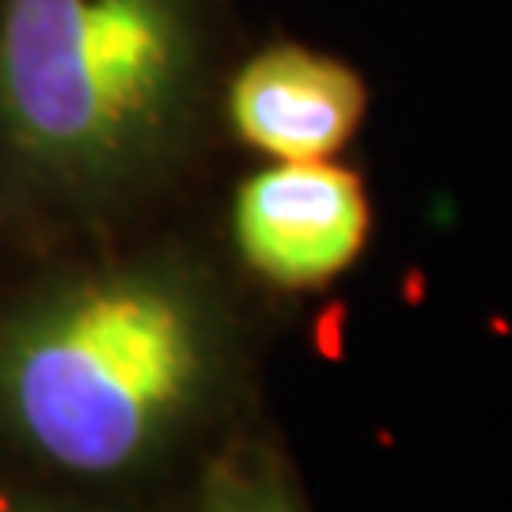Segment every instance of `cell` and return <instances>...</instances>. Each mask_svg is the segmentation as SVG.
Masks as SVG:
<instances>
[{
    "label": "cell",
    "instance_id": "1",
    "mask_svg": "<svg viewBox=\"0 0 512 512\" xmlns=\"http://www.w3.org/2000/svg\"><path fill=\"white\" fill-rule=\"evenodd\" d=\"M198 0H0V205L99 217L183 141Z\"/></svg>",
    "mask_w": 512,
    "mask_h": 512
},
{
    "label": "cell",
    "instance_id": "2",
    "mask_svg": "<svg viewBox=\"0 0 512 512\" xmlns=\"http://www.w3.org/2000/svg\"><path fill=\"white\" fill-rule=\"evenodd\" d=\"M213 319L167 262H103L0 308V414L46 463L118 475L213 376Z\"/></svg>",
    "mask_w": 512,
    "mask_h": 512
},
{
    "label": "cell",
    "instance_id": "3",
    "mask_svg": "<svg viewBox=\"0 0 512 512\" xmlns=\"http://www.w3.org/2000/svg\"><path fill=\"white\" fill-rule=\"evenodd\" d=\"M368 239L361 179L327 160H277L236 198L239 255L258 277L311 289L338 277Z\"/></svg>",
    "mask_w": 512,
    "mask_h": 512
},
{
    "label": "cell",
    "instance_id": "4",
    "mask_svg": "<svg viewBox=\"0 0 512 512\" xmlns=\"http://www.w3.org/2000/svg\"><path fill=\"white\" fill-rule=\"evenodd\" d=\"M365 80L304 46H270L236 73L228 118L239 141L274 160H327L361 126Z\"/></svg>",
    "mask_w": 512,
    "mask_h": 512
},
{
    "label": "cell",
    "instance_id": "5",
    "mask_svg": "<svg viewBox=\"0 0 512 512\" xmlns=\"http://www.w3.org/2000/svg\"><path fill=\"white\" fill-rule=\"evenodd\" d=\"M198 512H304L270 463H228L209 478Z\"/></svg>",
    "mask_w": 512,
    "mask_h": 512
}]
</instances>
